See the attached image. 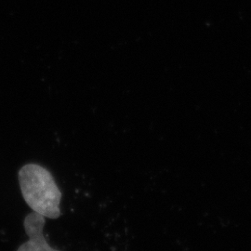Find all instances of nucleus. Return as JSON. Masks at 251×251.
Listing matches in <instances>:
<instances>
[{"label": "nucleus", "instance_id": "f257e3e1", "mask_svg": "<svg viewBox=\"0 0 251 251\" xmlns=\"http://www.w3.org/2000/svg\"><path fill=\"white\" fill-rule=\"evenodd\" d=\"M23 198L34 212L49 219L62 215V193L52 174L37 164L25 165L18 173Z\"/></svg>", "mask_w": 251, "mask_h": 251}, {"label": "nucleus", "instance_id": "f03ea898", "mask_svg": "<svg viewBox=\"0 0 251 251\" xmlns=\"http://www.w3.org/2000/svg\"><path fill=\"white\" fill-rule=\"evenodd\" d=\"M45 226V217L36 212L27 215L24 221V227L29 239L23 243L17 251H60L49 245L43 230Z\"/></svg>", "mask_w": 251, "mask_h": 251}]
</instances>
